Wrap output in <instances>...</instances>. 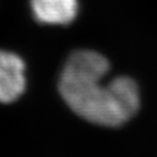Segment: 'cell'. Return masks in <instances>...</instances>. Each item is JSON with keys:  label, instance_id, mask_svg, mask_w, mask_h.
<instances>
[{"label": "cell", "instance_id": "6da1fadb", "mask_svg": "<svg viewBox=\"0 0 157 157\" xmlns=\"http://www.w3.org/2000/svg\"><path fill=\"white\" fill-rule=\"evenodd\" d=\"M102 78L85 77L63 70L59 93L67 106L80 118L105 127H119L129 120L111 84Z\"/></svg>", "mask_w": 157, "mask_h": 157}, {"label": "cell", "instance_id": "7a4b0ae2", "mask_svg": "<svg viewBox=\"0 0 157 157\" xmlns=\"http://www.w3.org/2000/svg\"><path fill=\"white\" fill-rule=\"evenodd\" d=\"M26 65L21 57L0 50V102L11 104L26 90Z\"/></svg>", "mask_w": 157, "mask_h": 157}, {"label": "cell", "instance_id": "3957f363", "mask_svg": "<svg viewBox=\"0 0 157 157\" xmlns=\"http://www.w3.org/2000/svg\"><path fill=\"white\" fill-rule=\"evenodd\" d=\"M34 17L44 25H67L78 13L77 0H30Z\"/></svg>", "mask_w": 157, "mask_h": 157}, {"label": "cell", "instance_id": "277c9868", "mask_svg": "<svg viewBox=\"0 0 157 157\" xmlns=\"http://www.w3.org/2000/svg\"><path fill=\"white\" fill-rule=\"evenodd\" d=\"M63 70L85 77L104 78L109 71V62L97 51L78 50L70 55Z\"/></svg>", "mask_w": 157, "mask_h": 157}]
</instances>
